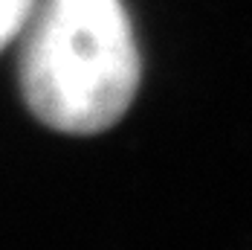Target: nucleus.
I'll return each instance as SVG.
<instances>
[{
    "instance_id": "obj_1",
    "label": "nucleus",
    "mask_w": 252,
    "mask_h": 250,
    "mask_svg": "<svg viewBox=\"0 0 252 250\" xmlns=\"http://www.w3.org/2000/svg\"><path fill=\"white\" fill-rule=\"evenodd\" d=\"M21 93L61 134L116 125L139 87V52L119 0H47L24 26Z\"/></svg>"
},
{
    "instance_id": "obj_2",
    "label": "nucleus",
    "mask_w": 252,
    "mask_h": 250,
    "mask_svg": "<svg viewBox=\"0 0 252 250\" xmlns=\"http://www.w3.org/2000/svg\"><path fill=\"white\" fill-rule=\"evenodd\" d=\"M35 9V0H0V50L24 32L26 21Z\"/></svg>"
}]
</instances>
